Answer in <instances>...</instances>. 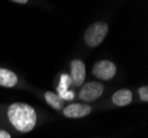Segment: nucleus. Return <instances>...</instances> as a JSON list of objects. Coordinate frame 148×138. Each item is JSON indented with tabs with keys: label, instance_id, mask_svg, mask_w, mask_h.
<instances>
[{
	"label": "nucleus",
	"instance_id": "nucleus-2",
	"mask_svg": "<svg viewBox=\"0 0 148 138\" xmlns=\"http://www.w3.org/2000/svg\"><path fill=\"white\" fill-rule=\"evenodd\" d=\"M108 25L104 21H95L84 32V42L90 48H96L105 40L108 33Z\"/></svg>",
	"mask_w": 148,
	"mask_h": 138
},
{
	"label": "nucleus",
	"instance_id": "nucleus-6",
	"mask_svg": "<svg viewBox=\"0 0 148 138\" xmlns=\"http://www.w3.org/2000/svg\"><path fill=\"white\" fill-rule=\"evenodd\" d=\"M92 112V107L88 104L82 103H71L63 107V115L68 118H82Z\"/></svg>",
	"mask_w": 148,
	"mask_h": 138
},
{
	"label": "nucleus",
	"instance_id": "nucleus-1",
	"mask_svg": "<svg viewBox=\"0 0 148 138\" xmlns=\"http://www.w3.org/2000/svg\"><path fill=\"white\" fill-rule=\"evenodd\" d=\"M7 117L14 129L20 133L31 132L38 122L37 112L33 107L22 102L12 103L7 108Z\"/></svg>",
	"mask_w": 148,
	"mask_h": 138
},
{
	"label": "nucleus",
	"instance_id": "nucleus-12",
	"mask_svg": "<svg viewBox=\"0 0 148 138\" xmlns=\"http://www.w3.org/2000/svg\"><path fill=\"white\" fill-rule=\"evenodd\" d=\"M0 138H11V135L5 129H0Z\"/></svg>",
	"mask_w": 148,
	"mask_h": 138
},
{
	"label": "nucleus",
	"instance_id": "nucleus-9",
	"mask_svg": "<svg viewBox=\"0 0 148 138\" xmlns=\"http://www.w3.org/2000/svg\"><path fill=\"white\" fill-rule=\"evenodd\" d=\"M18 83V76L11 70L0 68V86L11 88Z\"/></svg>",
	"mask_w": 148,
	"mask_h": 138
},
{
	"label": "nucleus",
	"instance_id": "nucleus-3",
	"mask_svg": "<svg viewBox=\"0 0 148 138\" xmlns=\"http://www.w3.org/2000/svg\"><path fill=\"white\" fill-rule=\"evenodd\" d=\"M104 92V85L99 82L92 81L84 83L80 88L79 98L85 104L97 100Z\"/></svg>",
	"mask_w": 148,
	"mask_h": 138
},
{
	"label": "nucleus",
	"instance_id": "nucleus-8",
	"mask_svg": "<svg viewBox=\"0 0 148 138\" xmlns=\"http://www.w3.org/2000/svg\"><path fill=\"white\" fill-rule=\"evenodd\" d=\"M112 102L114 105L119 107H124L130 105L133 102V93L128 88H121L117 89L112 95Z\"/></svg>",
	"mask_w": 148,
	"mask_h": 138
},
{
	"label": "nucleus",
	"instance_id": "nucleus-5",
	"mask_svg": "<svg viewBox=\"0 0 148 138\" xmlns=\"http://www.w3.org/2000/svg\"><path fill=\"white\" fill-rule=\"evenodd\" d=\"M70 79L72 84L76 87H80L84 84L86 77V66L82 60L74 59L70 64Z\"/></svg>",
	"mask_w": 148,
	"mask_h": 138
},
{
	"label": "nucleus",
	"instance_id": "nucleus-10",
	"mask_svg": "<svg viewBox=\"0 0 148 138\" xmlns=\"http://www.w3.org/2000/svg\"><path fill=\"white\" fill-rule=\"evenodd\" d=\"M44 100H45V102L49 104L50 106L53 107L56 111L63 109V107H64V100H62L61 97L56 93H54V92L47 91L44 93Z\"/></svg>",
	"mask_w": 148,
	"mask_h": 138
},
{
	"label": "nucleus",
	"instance_id": "nucleus-13",
	"mask_svg": "<svg viewBox=\"0 0 148 138\" xmlns=\"http://www.w3.org/2000/svg\"><path fill=\"white\" fill-rule=\"evenodd\" d=\"M12 2L19 3V5H27L28 3V0H12Z\"/></svg>",
	"mask_w": 148,
	"mask_h": 138
},
{
	"label": "nucleus",
	"instance_id": "nucleus-7",
	"mask_svg": "<svg viewBox=\"0 0 148 138\" xmlns=\"http://www.w3.org/2000/svg\"><path fill=\"white\" fill-rule=\"evenodd\" d=\"M72 84V81L70 79V75L66 73H63L60 76V81L56 86V94L59 95L63 100H72L74 98V92L70 91V86Z\"/></svg>",
	"mask_w": 148,
	"mask_h": 138
},
{
	"label": "nucleus",
	"instance_id": "nucleus-4",
	"mask_svg": "<svg viewBox=\"0 0 148 138\" xmlns=\"http://www.w3.org/2000/svg\"><path fill=\"white\" fill-rule=\"evenodd\" d=\"M117 72V68L115 63L108 60H101L93 65L92 73L96 79L102 81H110L112 80Z\"/></svg>",
	"mask_w": 148,
	"mask_h": 138
},
{
	"label": "nucleus",
	"instance_id": "nucleus-11",
	"mask_svg": "<svg viewBox=\"0 0 148 138\" xmlns=\"http://www.w3.org/2000/svg\"><path fill=\"white\" fill-rule=\"evenodd\" d=\"M138 95H139V98L147 103L148 102V86L147 85H144L142 87L138 88Z\"/></svg>",
	"mask_w": 148,
	"mask_h": 138
}]
</instances>
